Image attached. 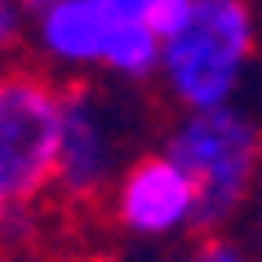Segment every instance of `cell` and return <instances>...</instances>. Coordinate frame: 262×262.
<instances>
[{"instance_id":"obj_2","label":"cell","mask_w":262,"mask_h":262,"mask_svg":"<svg viewBox=\"0 0 262 262\" xmlns=\"http://www.w3.org/2000/svg\"><path fill=\"white\" fill-rule=\"evenodd\" d=\"M262 58V14L253 0H191V14L165 36L156 84L173 111L240 102Z\"/></svg>"},{"instance_id":"obj_4","label":"cell","mask_w":262,"mask_h":262,"mask_svg":"<svg viewBox=\"0 0 262 262\" xmlns=\"http://www.w3.org/2000/svg\"><path fill=\"white\" fill-rule=\"evenodd\" d=\"M102 209L107 222L134 245H165L187 231H200L195 182L165 147L129 156L102 195Z\"/></svg>"},{"instance_id":"obj_5","label":"cell","mask_w":262,"mask_h":262,"mask_svg":"<svg viewBox=\"0 0 262 262\" xmlns=\"http://www.w3.org/2000/svg\"><path fill=\"white\" fill-rule=\"evenodd\" d=\"M124 169V120L107 94L84 80L62 84V129H58L54 195L67 205H102L107 187Z\"/></svg>"},{"instance_id":"obj_7","label":"cell","mask_w":262,"mask_h":262,"mask_svg":"<svg viewBox=\"0 0 262 262\" xmlns=\"http://www.w3.org/2000/svg\"><path fill=\"white\" fill-rule=\"evenodd\" d=\"M160 49L165 40L147 18H116L102 49V76L120 84H151L160 71Z\"/></svg>"},{"instance_id":"obj_15","label":"cell","mask_w":262,"mask_h":262,"mask_svg":"<svg viewBox=\"0 0 262 262\" xmlns=\"http://www.w3.org/2000/svg\"><path fill=\"white\" fill-rule=\"evenodd\" d=\"M253 5H258V14H262V0H253Z\"/></svg>"},{"instance_id":"obj_6","label":"cell","mask_w":262,"mask_h":262,"mask_svg":"<svg viewBox=\"0 0 262 262\" xmlns=\"http://www.w3.org/2000/svg\"><path fill=\"white\" fill-rule=\"evenodd\" d=\"M111 23L116 14L102 0H49L31 14V54L62 80H84L89 71H102Z\"/></svg>"},{"instance_id":"obj_13","label":"cell","mask_w":262,"mask_h":262,"mask_svg":"<svg viewBox=\"0 0 262 262\" xmlns=\"http://www.w3.org/2000/svg\"><path fill=\"white\" fill-rule=\"evenodd\" d=\"M23 5H27V14H36V9H45L49 0H23Z\"/></svg>"},{"instance_id":"obj_14","label":"cell","mask_w":262,"mask_h":262,"mask_svg":"<svg viewBox=\"0 0 262 262\" xmlns=\"http://www.w3.org/2000/svg\"><path fill=\"white\" fill-rule=\"evenodd\" d=\"M0 262H14V249H5V245H0Z\"/></svg>"},{"instance_id":"obj_8","label":"cell","mask_w":262,"mask_h":262,"mask_svg":"<svg viewBox=\"0 0 262 262\" xmlns=\"http://www.w3.org/2000/svg\"><path fill=\"white\" fill-rule=\"evenodd\" d=\"M31 45V14L23 0H0V71L14 67Z\"/></svg>"},{"instance_id":"obj_1","label":"cell","mask_w":262,"mask_h":262,"mask_svg":"<svg viewBox=\"0 0 262 262\" xmlns=\"http://www.w3.org/2000/svg\"><path fill=\"white\" fill-rule=\"evenodd\" d=\"M62 80L40 62L0 71V245L18 249L40 227V209L54 195Z\"/></svg>"},{"instance_id":"obj_9","label":"cell","mask_w":262,"mask_h":262,"mask_svg":"<svg viewBox=\"0 0 262 262\" xmlns=\"http://www.w3.org/2000/svg\"><path fill=\"white\" fill-rule=\"evenodd\" d=\"M182 262H258V253L235 231H205Z\"/></svg>"},{"instance_id":"obj_10","label":"cell","mask_w":262,"mask_h":262,"mask_svg":"<svg viewBox=\"0 0 262 262\" xmlns=\"http://www.w3.org/2000/svg\"><path fill=\"white\" fill-rule=\"evenodd\" d=\"M235 227H240V240H245V245L258 253V262H262V187H258V195L245 205V213H240Z\"/></svg>"},{"instance_id":"obj_12","label":"cell","mask_w":262,"mask_h":262,"mask_svg":"<svg viewBox=\"0 0 262 262\" xmlns=\"http://www.w3.org/2000/svg\"><path fill=\"white\" fill-rule=\"evenodd\" d=\"M54 262H98V258H89V253H67V258H54Z\"/></svg>"},{"instance_id":"obj_11","label":"cell","mask_w":262,"mask_h":262,"mask_svg":"<svg viewBox=\"0 0 262 262\" xmlns=\"http://www.w3.org/2000/svg\"><path fill=\"white\" fill-rule=\"evenodd\" d=\"M116 18H151V9L160 0H102Z\"/></svg>"},{"instance_id":"obj_3","label":"cell","mask_w":262,"mask_h":262,"mask_svg":"<svg viewBox=\"0 0 262 262\" xmlns=\"http://www.w3.org/2000/svg\"><path fill=\"white\" fill-rule=\"evenodd\" d=\"M160 147L191 173L200 195V231L235 227L262 187V111L249 102L178 111Z\"/></svg>"}]
</instances>
